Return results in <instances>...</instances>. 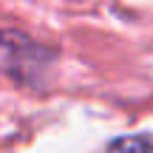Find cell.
Segmentation results:
<instances>
[{
	"label": "cell",
	"instance_id": "1",
	"mask_svg": "<svg viewBox=\"0 0 153 153\" xmlns=\"http://www.w3.org/2000/svg\"><path fill=\"white\" fill-rule=\"evenodd\" d=\"M54 54L37 40L20 31H0V68L9 71L14 79L40 82L43 71L51 65Z\"/></svg>",
	"mask_w": 153,
	"mask_h": 153
},
{
	"label": "cell",
	"instance_id": "2",
	"mask_svg": "<svg viewBox=\"0 0 153 153\" xmlns=\"http://www.w3.org/2000/svg\"><path fill=\"white\" fill-rule=\"evenodd\" d=\"M108 153H153V139L145 136V133L122 136V139L108 145Z\"/></svg>",
	"mask_w": 153,
	"mask_h": 153
}]
</instances>
